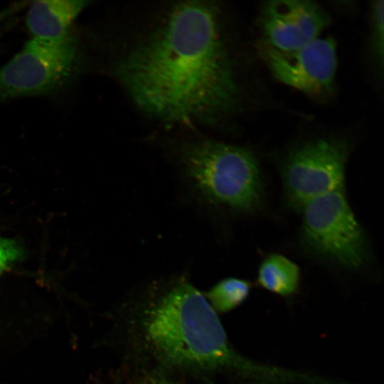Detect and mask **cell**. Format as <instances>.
Wrapping results in <instances>:
<instances>
[{
  "label": "cell",
  "instance_id": "cell-1",
  "mask_svg": "<svg viewBox=\"0 0 384 384\" xmlns=\"http://www.w3.org/2000/svg\"><path fill=\"white\" fill-rule=\"evenodd\" d=\"M114 73L142 110L167 123H213L240 103L220 12L207 1L172 6Z\"/></svg>",
  "mask_w": 384,
  "mask_h": 384
},
{
  "label": "cell",
  "instance_id": "cell-2",
  "mask_svg": "<svg viewBox=\"0 0 384 384\" xmlns=\"http://www.w3.org/2000/svg\"><path fill=\"white\" fill-rule=\"evenodd\" d=\"M141 331L164 363L180 368L223 371L266 383H296L297 371L257 363L238 353L206 298L185 277L165 284L142 311Z\"/></svg>",
  "mask_w": 384,
  "mask_h": 384
},
{
  "label": "cell",
  "instance_id": "cell-3",
  "mask_svg": "<svg viewBox=\"0 0 384 384\" xmlns=\"http://www.w3.org/2000/svg\"><path fill=\"white\" fill-rule=\"evenodd\" d=\"M176 154L186 178L208 205L238 213H252L260 206L262 178L249 149L198 139L180 144Z\"/></svg>",
  "mask_w": 384,
  "mask_h": 384
},
{
  "label": "cell",
  "instance_id": "cell-4",
  "mask_svg": "<svg viewBox=\"0 0 384 384\" xmlns=\"http://www.w3.org/2000/svg\"><path fill=\"white\" fill-rule=\"evenodd\" d=\"M85 60L82 46L71 33L58 40L31 38L0 66V104L65 88L83 73Z\"/></svg>",
  "mask_w": 384,
  "mask_h": 384
},
{
  "label": "cell",
  "instance_id": "cell-5",
  "mask_svg": "<svg viewBox=\"0 0 384 384\" xmlns=\"http://www.w3.org/2000/svg\"><path fill=\"white\" fill-rule=\"evenodd\" d=\"M302 210V241L311 255L348 270L366 267L370 257L366 235L343 190L316 198Z\"/></svg>",
  "mask_w": 384,
  "mask_h": 384
},
{
  "label": "cell",
  "instance_id": "cell-6",
  "mask_svg": "<svg viewBox=\"0 0 384 384\" xmlns=\"http://www.w3.org/2000/svg\"><path fill=\"white\" fill-rule=\"evenodd\" d=\"M349 148L345 139L331 137L314 139L292 149L280 168L288 203L302 209L316 198L343 190Z\"/></svg>",
  "mask_w": 384,
  "mask_h": 384
},
{
  "label": "cell",
  "instance_id": "cell-7",
  "mask_svg": "<svg viewBox=\"0 0 384 384\" xmlns=\"http://www.w3.org/2000/svg\"><path fill=\"white\" fill-rule=\"evenodd\" d=\"M259 51L281 82L314 97L333 92L337 68L336 43L333 38L319 37L292 51H280L263 42Z\"/></svg>",
  "mask_w": 384,
  "mask_h": 384
},
{
  "label": "cell",
  "instance_id": "cell-8",
  "mask_svg": "<svg viewBox=\"0 0 384 384\" xmlns=\"http://www.w3.org/2000/svg\"><path fill=\"white\" fill-rule=\"evenodd\" d=\"M330 23L327 11L312 1H270L259 14L264 42L280 51L294 50L308 44L319 38Z\"/></svg>",
  "mask_w": 384,
  "mask_h": 384
},
{
  "label": "cell",
  "instance_id": "cell-9",
  "mask_svg": "<svg viewBox=\"0 0 384 384\" xmlns=\"http://www.w3.org/2000/svg\"><path fill=\"white\" fill-rule=\"evenodd\" d=\"M84 0H38L31 3L26 26L33 38L58 40L70 33L69 28L87 6Z\"/></svg>",
  "mask_w": 384,
  "mask_h": 384
},
{
  "label": "cell",
  "instance_id": "cell-10",
  "mask_svg": "<svg viewBox=\"0 0 384 384\" xmlns=\"http://www.w3.org/2000/svg\"><path fill=\"white\" fill-rule=\"evenodd\" d=\"M257 279L258 284L265 289L280 296L289 297L298 289L300 270L288 257L271 254L260 263Z\"/></svg>",
  "mask_w": 384,
  "mask_h": 384
},
{
  "label": "cell",
  "instance_id": "cell-11",
  "mask_svg": "<svg viewBox=\"0 0 384 384\" xmlns=\"http://www.w3.org/2000/svg\"><path fill=\"white\" fill-rule=\"evenodd\" d=\"M250 282L246 279L228 277L213 285L205 297L216 312H228L243 303L250 295Z\"/></svg>",
  "mask_w": 384,
  "mask_h": 384
},
{
  "label": "cell",
  "instance_id": "cell-12",
  "mask_svg": "<svg viewBox=\"0 0 384 384\" xmlns=\"http://www.w3.org/2000/svg\"><path fill=\"white\" fill-rule=\"evenodd\" d=\"M384 1H375L370 7V48L380 68L383 64Z\"/></svg>",
  "mask_w": 384,
  "mask_h": 384
},
{
  "label": "cell",
  "instance_id": "cell-13",
  "mask_svg": "<svg viewBox=\"0 0 384 384\" xmlns=\"http://www.w3.org/2000/svg\"><path fill=\"white\" fill-rule=\"evenodd\" d=\"M24 256L25 250L18 241L0 235V276Z\"/></svg>",
  "mask_w": 384,
  "mask_h": 384
},
{
  "label": "cell",
  "instance_id": "cell-14",
  "mask_svg": "<svg viewBox=\"0 0 384 384\" xmlns=\"http://www.w3.org/2000/svg\"><path fill=\"white\" fill-rule=\"evenodd\" d=\"M141 384H178V383L176 382H174L171 380L164 378L162 376L154 375V376H149L145 378V380H143Z\"/></svg>",
  "mask_w": 384,
  "mask_h": 384
},
{
  "label": "cell",
  "instance_id": "cell-15",
  "mask_svg": "<svg viewBox=\"0 0 384 384\" xmlns=\"http://www.w3.org/2000/svg\"><path fill=\"white\" fill-rule=\"evenodd\" d=\"M18 7L14 5L13 6H9L0 11V22L3 21L6 18L9 16L14 14L15 12L18 11Z\"/></svg>",
  "mask_w": 384,
  "mask_h": 384
},
{
  "label": "cell",
  "instance_id": "cell-16",
  "mask_svg": "<svg viewBox=\"0 0 384 384\" xmlns=\"http://www.w3.org/2000/svg\"><path fill=\"white\" fill-rule=\"evenodd\" d=\"M254 384H257V383H254ZM259 384H260V383H259ZM265 384H267V383H265Z\"/></svg>",
  "mask_w": 384,
  "mask_h": 384
}]
</instances>
